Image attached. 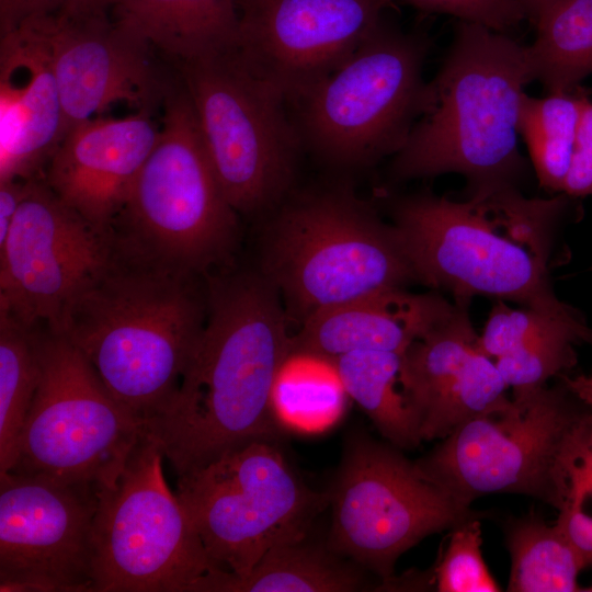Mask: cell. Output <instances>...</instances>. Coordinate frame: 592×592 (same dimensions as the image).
Returning <instances> with one entry per match:
<instances>
[{
  "label": "cell",
  "instance_id": "cell-1",
  "mask_svg": "<svg viewBox=\"0 0 592 592\" xmlns=\"http://www.w3.org/2000/svg\"><path fill=\"white\" fill-rule=\"evenodd\" d=\"M206 276L207 318L181 385L147 432L175 475L253 441H278L272 407L277 374L293 348L275 286L235 263Z\"/></svg>",
  "mask_w": 592,
  "mask_h": 592
},
{
  "label": "cell",
  "instance_id": "cell-2",
  "mask_svg": "<svg viewBox=\"0 0 592 592\" xmlns=\"http://www.w3.org/2000/svg\"><path fill=\"white\" fill-rule=\"evenodd\" d=\"M207 318L206 277L160 262L111 231L107 253L57 330L145 424L178 391Z\"/></svg>",
  "mask_w": 592,
  "mask_h": 592
},
{
  "label": "cell",
  "instance_id": "cell-3",
  "mask_svg": "<svg viewBox=\"0 0 592 592\" xmlns=\"http://www.w3.org/2000/svg\"><path fill=\"white\" fill-rule=\"evenodd\" d=\"M570 198L565 193L530 198L505 185L465 201L415 193L395 198L390 207L418 282L464 304L488 296L576 318L583 315L557 297L549 275Z\"/></svg>",
  "mask_w": 592,
  "mask_h": 592
},
{
  "label": "cell",
  "instance_id": "cell-4",
  "mask_svg": "<svg viewBox=\"0 0 592 592\" xmlns=\"http://www.w3.org/2000/svg\"><path fill=\"white\" fill-rule=\"evenodd\" d=\"M527 46L483 24L458 20L447 55L428 82L423 111L392 156L394 181L459 173L468 194L516 186L524 88L533 81Z\"/></svg>",
  "mask_w": 592,
  "mask_h": 592
},
{
  "label": "cell",
  "instance_id": "cell-5",
  "mask_svg": "<svg viewBox=\"0 0 592 592\" xmlns=\"http://www.w3.org/2000/svg\"><path fill=\"white\" fill-rule=\"evenodd\" d=\"M263 219L258 269L299 326L323 310L417 281L395 226L346 178L295 187Z\"/></svg>",
  "mask_w": 592,
  "mask_h": 592
},
{
  "label": "cell",
  "instance_id": "cell-6",
  "mask_svg": "<svg viewBox=\"0 0 592 592\" xmlns=\"http://www.w3.org/2000/svg\"><path fill=\"white\" fill-rule=\"evenodd\" d=\"M591 444L592 407L562 379L460 424L414 463L467 506L489 493H521L560 510Z\"/></svg>",
  "mask_w": 592,
  "mask_h": 592
},
{
  "label": "cell",
  "instance_id": "cell-7",
  "mask_svg": "<svg viewBox=\"0 0 592 592\" xmlns=\"http://www.w3.org/2000/svg\"><path fill=\"white\" fill-rule=\"evenodd\" d=\"M239 217L214 172L181 82L163 98L158 140L111 231L160 262L205 276L234 263Z\"/></svg>",
  "mask_w": 592,
  "mask_h": 592
},
{
  "label": "cell",
  "instance_id": "cell-8",
  "mask_svg": "<svg viewBox=\"0 0 592 592\" xmlns=\"http://www.w3.org/2000/svg\"><path fill=\"white\" fill-rule=\"evenodd\" d=\"M429 39L384 19L335 71L289 105L305 152L348 173L395 156L420 117Z\"/></svg>",
  "mask_w": 592,
  "mask_h": 592
},
{
  "label": "cell",
  "instance_id": "cell-9",
  "mask_svg": "<svg viewBox=\"0 0 592 592\" xmlns=\"http://www.w3.org/2000/svg\"><path fill=\"white\" fill-rule=\"evenodd\" d=\"M178 67L226 198L240 217L265 218L296 187L305 152L287 102L236 52Z\"/></svg>",
  "mask_w": 592,
  "mask_h": 592
},
{
  "label": "cell",
  "instance_id": "cell-10",
  "mask_svg": "<svg viewBox=\"0 0 592 592\" xmlns=\"http://www.w3.org/2000/svg\"><path fill=\"white\" fill-rule=\"evenodd\" d=\"M36 328L41 377L9 471L112 488L147 434L146 424L111 395L62 334Z\"/></svg>",
  "mask_w": 592,
  "mask_h": 592
},
{
  "label": "cell",
  "instance_id": "cell-11",
  "mask_svg": "<svg viewBox=\"0 0 592 592\" xmlns=\"http://www.w3.org/2000/svg\"><path fill=\"white\" fill-rule=\"evenodd\" d=\"M180 502L218 570L247 574L273 546L305 536L329 506L276 441H253L178 477Z\"/></svg>",
  "mask_w": 592,
  "mask_h": 592
},
{
  "label": "cell",
  "instance_id": "cell-12",
  "mask_svg": "<svg viewBox=\"0 0 592 592\" xmlns=\"http://www.w3.org/2000/svg\"><path fill=\"white\" fill-rule=\"evenodd\" d=\"M163 458L147 432L115 486L99 490L92 592H191L218 570L167 485Z\"/></svg>",
  "mask_w": 592,
  "mask_h": 592
},
{
  "label": "cell",
  "instance_id": "cell-13",
  "mask_svg": "<svg viewBox=\"0 0 592 592\" xmlns=\"http://www.w3.org/2000/svg\"><path fill=\"white\" fill-rule=\"evenodd\" d=\"M328 493L329 546L383 585L394 581L397 559L424 537L482 516L425 478L399 448L363 432L348 437Z\"/></svg>",
  "mask_w": 592,
  "mask_h": 592
},
{
  "label": "cell",
  "instance_id": "cell-14",
  "mask_svg": "<svg viewBox=\"0 0 592 592\" xmlns=\"http://www.w3.org/2000/svg\"><path fill=\"white\" fill-rule=\"evenodd\" d=\"M98 492L0 474L1 592H92Z\"/></svg>",
  "mask_w": 592,
  "mask_h": 592
},
{
  "label": "cell",
  "instance_id": "cell-15",
  "mask_svg": "<svg viewBox=\"0 0 592 592\" xmlns=\"http://www.w3.org/2000/svg\"><path fill=\"white\" fill-rule=\"evenodd\" d=\"M110 240L111 231L62 202L45 178L27 180L0 243V310L27 328L57 330L65 306L103 262Z\"/></svg>",
  "mask_w": 592,
  "mask_h": 592
},
{
  "label": "cell",
  "instance_id": "cell-16",
  "mask_svg": "<svg viewBox=\"0 0 592 592\" xmlns=\"http://www.w3.org/2000/svg\"><path fill=\"white\" fill-rule=\"evenodd\" d=\"M396 0H237L244 66L288 106L340 68Z\"/></svg>",
  "mask_w": 592,
  "mask_h": 592
},
{
  "label": "cell",
  "instance_id": "cell-17",
  "mask_svg": "<svg viewBox=\"0 0 592 592\" xmlns=\"http://www.w3.org/2000/svg\"><path fill=\"white\" fill-rule=\"evenodd\" d=\"M35 20L50 49L62 106L64 137L113 103L126 102L150 111L166 95L150 61L151 50L109 15L57 12Z\"/></svg>",
  "mask_w": 592,
  "mask_h": 592
},
{
  "label": "cell",
  "instance_id": "cell-18",
  "mask_svg": "<svg viewBox=\"0 0 592 592\" xmlns=\"http://www.w3.org/2000/svg\"><path fill=\"white\" fill-rule=\"evenodd\" d=\"M159 129L148 110L122 118L84 121L60 141L45 181L68 206L99 230L110 232Z\"/></svg>",
  "mask_w": 592,
  "mask_h": 592
},
{
  "label": "cell",
  "instance_id": "cell-19",
  "mask_svg": "<svg viewBox=\"0 0 592 592\" xmlns=\"http://www.w3.org/2000/svg\"><path fill=\"white\" fill-rule=\"evenodd\" d=\"M0 37V181L44 178L64 137L49 45L36 20Z\"/></svg>",
  "mask_w": 592,
  "mask_h": 592
},
{
  "label": "cell",
  "instance_id": "cell-20",
  "mask_svg": "<svg viewBox=\"0 0 592 592\" xmlns=\"http://www.w3.org/2000/svg\"><path fill=\"white\" fill-rule=\"evenodd\" d=\"M455 308L435 293L388 289L316 314L300 325L293 345L330 358L363 350L403 354Z\"/></svg>",
  "mask_w": 592,
  "mask_h": 592
},
{
  "label": "cell",
  "instance_id": "cell-21",
  "mask_svg": "<svg viewBox=\"0 0 592 592\" xmlns=\"http://www.w3.org/2000/svg\"><path fill=\"white\" fill-rule=\"evenodd\" d=\"M112 20L178 66L237 49V0H118Z\"/></svg>",
  "mask_w": 592,
  "mask_h": 592
},
{
  "label": "cell",
  "instance_id": "cell-22",
  "mask_svg": "<svg viewBox=\"0 0 592 592\" xmlns=\"http://www.w3.org/2000/svg\"><path fill=\"white\" fill-rule=\"evenodd\" d=\"M310 533L273 546L244 576L212 571L191 592H355L373 587L369 571Z\"/></svg>",
  "mask_w": 592,
  "mask_h": 592
},
{
  "label": "cell",
  "instance_id": "cell-23",
  "mask_svg": "<svg viewBox=\"0 0 592 592\" xmlns=\"http://www.w3.org/2000/svg\"><path fill=\"white\" fill-rule=\"evenodd\" d=\"M346 395L377 431L399 449H412L423 441L420 420L400 385L402 354L354 351L334 358Z\"/></svg>",
  "mask_w": 592,
  "mask_h": 592
},
{
  "label": "cell",
  "instance_id": "cell-24",
  "mask_svg": "<svg viewBox=\"0 0 592 592\" xmlns=\"http://www.w3.org/2000/svg\"><path fill=\"white\" fill-rule=\"evenodd\" d=\"M345 395L334 358L293 345L274 384L273 412L282 430L320 432L339 420Z\"/></svg>",
  "mask_w": 592,
  "mask_h": 592
},
{
  "label": "cell",
  "instance_id": "cell-25",
  "mask_svg": "<svg viewBox=\"0 0 592 592\" xmlns=\"http://www.w3.org/2000/svg\"><path fill=\"white\" fill-rule=\"evenodd\" d=\"M534 24L527 46L534 80L548 93L577 88L592 73V0H558Z\"/></svg>",
  "mask_w": 592,
  "mask_h": 592
},
{
  "label": "cell",
  "instance_id": "cell-26",
  "mask_svg": "<svg viewBox=\"0 0 592 592\" xmlns=\"http://www.w3.org/2000/svg\"><path fill=\"white\" fill-rule=\"evenodd\" d=\"M587 92L579 87L543 98L522 95L520 135L526 143L540 187L562 193Z\"/></svg>",
  "mask_w": 592,
  "mask_h": 592
},
{
  "label": "cell",
  "instance_id": "cell-27",
  "mask_svg": "<svg viewBox=\"0 0 592 592\" xmlns=\"http://www.w3.org/2000/svg\"><path fill=\"white\" fill-rule=\"evenodd\" d=\"M505 534L512 560L508 591H581L578 576L585 566L556 524L531 515L510 521Z\"/></svg>",
  "mask_w": 592,
  "mask_h": 592
},
{
  "label": "cell",
  "instance_id": "cell-28",
  "mask_svg": "<svg viewBox=\"0 0 592 592\" xmlns=\"http://www.w3.org/2000/svg\"><path fill=\"white\" fill-rule=\"evenodd\" d=\"M41 377L37 328L0 310V474L12 469Z\"/></svg>",
  "mask_w": 592,
  "mask_h": 592
},
{
  "label": "cell",
  "instance_id": "cell-29",
  "mask_svg": "<svg viewBox=\"0 0 592 592\" xmlns=\"http://www.w3.org/2000/svg\"><path fill=\"white\" fill-rule=\"evenodd\" d=\"M509 388L496 363L478 349L421 417L423 441L444 439L460 424L476 418L500 413L512 406Z\"/></svg>",
  "mask_w": 592,
  "mask_h": 592
},
{
  "label": "cell",
  "instance_id": "cell-30",
  "mask_svg": "<svg viewBox=\"0 0 592 592\" xmlns=\"http://www.w3.org/2000/svg\"><path fill=\"white\" fill-rule=\"evenodd\" d=\"M592 345V327L559 328L538 335L496 360V366L513 399L545 386L554 376H562L577 364L574 346Z\"/></svg>",
  "mask_w": 592,
  "mask_h": 592
},
{
  "label": "cell",
  "instance_id": "cell-31",
  "mask_svg": "<svg viewBox=\"0 0 592 592\" xmlns=\"http://www.w3.org/2000/svg\"><path fill=\"white\" fill-rule=\"evenodd\" d=\"M481 543L478 517L453 528L448 545L434 571L437 591L496 592L501 590L483 561Z\"/></svg>",
  "mask_w": 592,
  "mask_h": 592
},
{
  "label": "cell",
  "instance_id": "cell-32",
  "mask_svg": "<svg viewBox=\"0 0 592 592\" xmlns=\"http://www.w3.org/2000/svg\"><path fill=\"white\" fill-rule=\"evenodd\" d=\"M588 328L584 316L561 318L526 307L513 309L502 300L491 310L481 335L478 350L490 358H498L532 339L559 328Z\"/></svg>",
  "mask_w": 592,
  "mask_h": 592
},
{
  "label": "cell",
  "instance_id": "cell-33",
  "mask_svg": "<svg viewBox=\"0 0 592 592\" xmlns=\"http://www.w3.org/2000/svg\"><path fill=\"white\" fill-rule=\"evenodd\" d=\"M426 12L447 14L457 20L483 24L505 33L527 19L522 0H401Z\"/></svg>",
  "mask_w": 592,
  "mask_h": 592
},
{
  "label": "cell",
  "instance_id": "cell-34",
  "mask_svg": "<svg viewBox=\"0 0 592 592\" xmlns=\"http://www.w3.org/2000/svg\"><path fill=\"white\" fill-rule=\"evenodd\" d=\"M562 193L572 198L592 195V101L583 99L572 158Z\"/></svg>",
  "mask_w": 592,
  "mask_h": 592
},
{
  "label": "cell",
  "instance_id": "cell-35",
  "mask_svg": "<svg viewBox=\"0 0 592 592\" xmlns=\"http://www.w3.org/2000/svg\"><path fill=\"white\" fill-rule=\"evenodd\" d=\"M556 525L584 566H592V515L584 511L580 494L570 492L559 510Z\"/></svg>",
  "mask_w": 592,
  "mask_h": 592
},
{
  "label": "cell",
  "instance_id": "cell-36",
  "mask_svg": "<svg viewBox=\"0 0 592 592\" xmlns=\"http://www.w3.org/2000/svg\"><path fill=\"white\" fill-rule=\"evenodd\" d=\"M67 0H0V36L60 11Z\"/></svg>",
  "mask_w": 592,
  "mask_h": 592
},
{
  "label": "cell",
  "instance_id": "cell-37",
  "mask_svg": "<svg viewBox=\"0 0 592 592\" xmlns=\"http://www.w3.org/2000/svg\"><path fill=\"white\" fill-rule=\"evenodd\" d=\"M27 180L8 179L0 181V243L11 228L15 213L25 193Z\"/></svg>",
  "mask_w": 592,
  "mask_h": 592
},
{
  "label": "cell",
  "instance_id": "cell-38",
  "mask_svg": "<svg viewBox=\"0 0 592 592\" xmlns=\"http://www.w3.org/2000/svg\"><path fill=\"white\" fill-rule=\"evenodd\" d=\"M118 0H67L60 13L68 15H109Z\"/></svg>",
  "mask_w": 592,
  "mask_h": 592
},
{
  "label": "cell",
  "instance_id": "cell-39",
  "mask_svg": "<svg viewBox=\"0 0 592 592\" xmlns=\"http://www.w3.org/2000/svg\"><path fill=\"white\" fill-rule=\"evenodd\" d=\"M572 485L583 493H592V445L580 459L573 474Z\"/></svg>",
  "mask_w": 592,
  "mask_h": 592
},
{
  "label": "cell",
  "instance_id": "cell-40",
  "mask_svg": "<svg viewBox=\"0 0 592 592\" xmlns=\"http://www.w3.org/2000/svg\"><path fill=\"white\" fill-rule=\"evenodd\" d=\"M566 384L590 407H592V376L579 375L574 378L563 377Z\"/></svg>",
  "mask_w": 592,
  "mask_h": 592
},
{
  "label": "cell",
  "instance_id": "cell-41",
  "mask_svg": "<svg viewBox=\"0 0 592 592\" xmlns=\"http://www.w3.org/2000/svg\"><path fill=\"white\" fill-rule=\"evenodd\" d=\"M527 13V20L533 23L558 0H522Z\"/></svg>",
  "mask_w": 592,
  "mask_h": 592
}]
</instances>
